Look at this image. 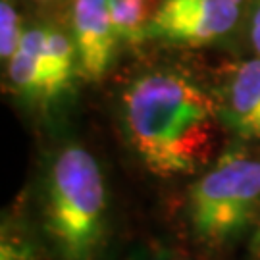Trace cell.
Segmentation results:
<instances>
[{
  "label": "cell",
  "instance_id": "obj_1",
  "mask_svg": "<svg viewBox=\"0 0 260 260\" xmlns=\"http://www.w3.org/2000/svg\"><path fill=\"white\" fill-rule=\"evenodd\" d=\"M121 125L141 164L162 179L203 172L223 131L216 93L177 70L133 77L121 93Z\"/></svg>",
  "mask_w": 260,
  "mask_h": 260
},
{
  "label": "cell",
  "instance_id": "obj_13",
  "mask_svg": "<svg viewBox=\"0 0 260 260\" xmlns=\"http://www.w3.org/2000/svg\"><path fill=\"white\" fill-rule=\"evenodd\" d=\"M247 37L254 54L260 56V0H251L247 10Z\"/></svg>",
  "mask_w": 260,
  "mask_h": 260
},
{
  "label": "cell",
  "instance_id": "obj_10",
  "mask_svg": "<svg viewBox=\"0 0 260 260\" xmlns=\"http://www.w3.org/2000/svg\"><path fill=\"white\" fill-rule=\"evenodd\" d=\"M120 43L137 45L147 41V31L160 0H108Z\"/></svg>",
  "mask_w": 260,
  "mask_h": 260
},
{
  "label": "cell",
  "instance_id": "obj_9",
  "mask_svg": "<svg viewBox=\"0 0 260 260\" xmlns=\"http://www.w3.org/2000/svg\"><path fill=\"white\" fill-rule=\"evenodd\" d=\"M0 260H54L37 225L10 214L0 230Z\"/></svg>",
  "mask_w": 260,
  "mask_h": 260
},
{
  "label": "cell",
  "instance_id": "obj_2",
  "mask_svg": "<svg viewBox=\"0 0 260 260\" xmlns=\"http://www.w3.org/2000/svg\"><path fill=\"white\" fill-rule=\"evenodd\" d=\"M37 230L54 260H101L108 245V191L96 158L68 145L50 160Z\"/></svg>",
  "mask_w": 260,
  "mask_h": 260
},
{
  "label": "cell",
  "instance_id": "obj_12",
  "mask_svg": "<svg viewBox=\"0 0 260 260\" xmlns=\"http://www.w3.org/2000/svg\"><path fill=\"white\" fill-rule=\"evenodd\" d=\"M125 260H193L187 252L170 247L162 241H147L135 247Z\"/></svg>",
  "mask_w": 260,
  "mask_h": 260
},
{
  "label": "cell",
  "instance_id": "obj_4",
  "mask_svg": "<svg viewBox=\"0 0 260 260\" xmlns=\"http://www.w3.org/2000/svg\"><path fill=\"white\" fill-rule=\"evenodd\" d=\"M249 0H160L147 41L176 47L222 43L247 19Z\"/></svg>",
  "mask_w": 260,
  "mask_h": 260
},
{
  "label": "cell",
  "instance_id": "obj_5",
  "mask_svg": "<svg viewBox=\"0 0 260 260\" xmlns=\"http://www.w3.org/2000/svg\"><path fill=\"white\" fill-rule=\"evenodd\" d=\"M72 37L79 56V75L89 81H101L112 68L118 33L108 0H74Z\"/></svg>",
  "mask_w": 260,
  "mask_h": 260
},
{
  "label": "cell",
  "instance_id": "obj_15",
  "mask_svg": "<svg viewBox=\"0 0 260 260\" xmlns=\"http://www.w3.org/2000/svg\"><path fill=\"white\" fill-rule=\"evenodd\" d=\"M45 2H48V0H45Z\"/></svg>",
  "mask_w": 260,
  "mask_h": 260
},
{
  "label": "cell",
  "instance_id": "obj_3",
  "mask_svg": "<svg viewBox=\"0 0 260 260\" xmlns=\"http://www.w3.org/2000/svg\"><path fill=\"white\" fill-rule=\"evenodd\" d=\"M187 223L212 251L239 241L260 212V158L232 149L197 177L187 193Z\"/></svg>",
  "mask_w": 260,
  "mask_h": 260
},
{
  "label": "cell",
  "instance_id": "obj_8",
  "mask_svg": "<svg viewBox=\"0 0 260 260\" xmlns=\"http://www.w3.org/2000/svg\"><path fill=\"white\" fill-rule=\"evenodd\" d=\"M45 75L48 103L70 91L79 75V56L72 31L60 25H45Z\"/></svg>",
  "mask_w": 260,
  "mask_h": 260
},
{
  "label": "cell",
  "instance_id": "obj_6",
  "mask_svg": "<svg viewBox=\"0 0 260 260\" xmlns=\"http://www.w3.org/2000/svg\"><path fill=\"white\" fill-rule=\"evenodd\" d=\"M216 96L223 129L241 141H260V56L235 66Z\"/></svg>",
  "mask_w": 260,
  "mask_h": 260
},
{
  "label": "cell",
  "instance_id": "obj_7",
  "mask_svg": "<svg viewBox=\"0 0 260 260\" xmlns=\"http://www.w3.org/2000/svg\"><path fill=\"white\" fill-rule=\"evenodd\" d=\"M45 25H29L23 31L16 54L8 70L10 89L27 103H48L47 75H45Z\"/></svg>",
  "mask_w": 260,
  "mask_h": 260
},
{
  "label": "cell",
  "instance_id": "obj_14",
  "mask_svg": "<svg viewBox=\"0 0 260 260\" xmlns=\"http://www.w3.org/2000/svg\"><path fill=\"white\" fill-rule=\"evenodd\" d=\"M251 258L252 260H260V225L254 230L251 239Z\"/></svg>",
  "mask_w": 260,
  "mask_h": 260
},
{
  "label": "cell",
  "instance_id": "obj_11",
  "mask_svg": "<svg viewBox=\"0 0 260 260\" xmlns=\"http://www.w3.org/2000/svg\"><path fill=\"white\" fill-rule=\"evenodd\" d=\"M25 27H21V16L10 0L0 2V58L2 64L8 66L12 56L16 54Z\"/></svg>",
  "mask_w": 260,
  "mask_h": 260
}]
</instances>
